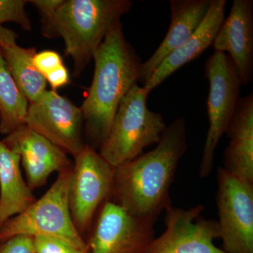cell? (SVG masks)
Returning a JSON list of instances; mask_svg holds the SVG:
<instances>
[{"label": "cell", "instance_id": "cell-11", "mask_svg": "<svg viewBox=\"0 0 253 253\" xmlns=\"http://www.w3.org/2000/svg\"><path fill=\"white\" fill-rule=\"evenodd\" d=\"M26 126L73 158L86 144L81 108L56 91L46 90L38 101L29 104Z\"/></svg>", "mask_w": 253, "mask_h": 253}, {"label": "cell", "instance_id": "cell-20", "mask_svg": "<svg viewBox=\"0 0 253 253\" xmlns=\"http://www.w3.org/2000/svg\"><path fill=\"white\" fill-rule=\"evenodd\" d=\"M26 0H0V26L4 23H17L26 31H31L32 24L26 11Z\"/></svg>", "mask_w": 253, "mask_h": 253}, {"label": "cell", "instance_id": "cell-3", "mask_svg": "<svg viewBox=\"0 0 253 253\" xmlns=\"http://www.w3.org/2000/svg\"><path fill=\"white\" fill-rule=\"evenodd\" d=\"M132 6L129 0H63L55 13L54 38L64 42L73 76H81L94 51Z\"/></svg>", "mask_w": 253, "mask_h": 253}, {"label": "cell", "instance_id": "cell-21", "mask_svg": "<svg viewBox=\"0 0 253 253\" xmlns=\"http://www.w3.org/2000/svg\"><path fill=\"white\" fill-rule=\"evenodd\" d=\"M39 11L42 20V32L45 38H54L55 13L63 0H32L28 1Z\"/></svg>", "mask_w": 253, "mask_h": 253}, {"label": "cell", "instance_id": "cell-6", "mask_svg": "<svg viewBox=\"0 0 253 253\" xmlns=\"http://www.w3.org/2000/svg\"><path fill=\"white\" fill-rule=\"evenodd\" d=\"M114 172L115 168L87 144L74 157L68 203L75 226L84 239L90 232L100 208L111 201Z\"/></svg>", "mask_w": 253, "mask_h": 253}, {"label": "cell", "instance_id": "cell-1", "mask_svg": "<svg viewBox=\"0 0 253 253\" xmlns=\"http://www.w3.org/2000/svg\"><path fill=\"white\" fill-rule=\"evenodd\" d=\"M188 146L180 116L167 126L155 149L115 168L111 201L138 217L158 218L172 205L169 190Z\"/></svg>", "mask_w": 253, "mask_h": 253}, {"label": "cell", "instance_id": "cell-14", "mask_svg": "<svg viewBox=\"0 0 253 253\" xmlns=\"http://www.w3.org/2000/svg\"><path fill=\"white\" fill-rule=\"evenodd\" d=\"M170 25L164 39L151 57L141 64L138 82L144 86L156 68L184 44L204 21L212 0H171Z\"/></svg>", "mask_w": 253, "mask_h": 253}, {"label": "cell", "instance_id": "cell-24", "mask_svg": "<svg viewBox=\"0 0 253 253\" xmlns=\"http://www.w3.org/2000/svg\"><path fill=\"white\" fill-rule=\"evenodd\" d=\"M0 253H36L33 236H13L0 244Z\"/></svg>", "mask_w": 253, "mask_h": 253}, {"label": "cell", "instance_id": "cell-16", "mask_svg": "<svg viewBox=\"0 0 253 253\" xmlns=\"http://www.w3.org/2000/svg\"><path fill=\"white\" fill-rule=\"evenodd\" d=\"M225 134L229 143L224 153L228 172L253 183V94L241 97Z\"/></svg>", "mask_w": 253, "mask_h": 253}, {"label": "cell", "instance_id": "cell-10", "mask_svg": "<svg viewBox=\"0 0 253 253\" xmlns=\"http://www.w3.org/2000/svg\"><path fill=\"white\" fill-rule=\"evenodd\" d=\"M205 210L202 204L188 209L168 206L166 229L146 253H226L214 244L220 236L218 221L203 216Z\"/></svg>", "mask_w": 253, "mask_h": 253}, {"label": "cell", "instance_id": "cell-13", "mask_svg": "<svg viewBox=\"0 0 253 253\" xmlns=\"http://www.w3.org/2000/svg\"><path fill=\"white\" fill-rule=\"evenodd\" d=\"M212 45L232 60L241 85L253 80V1L234 0L230 13L221 23Z\"/></svg>", "mask_w": 253, "mask_h": 253}, {"label": "cell", "instance_id": "cell-19", "mask_svg": "<svg viewBox=\"0 0 253 253\" xmlns=\"http://www.w3.org/2000/svg\"><path fill=\"white\" fill-rule=\"evenodd\" d=\"M29 103L18 89L0 48V133L9 135L26 126Z\"/></svg>", "mask_w": 253, "mask_h": 253}, {"label": "cell", "instance_id": "cell-8", "mask_svg": "<svg viewBox=\"0 0 253 253\" xmlns=\"http://www.w3.org/2000/svg\"><path fill=\"white\" fill-rule=\"evenodd\" d=\"M216 196L222 250L253 253V183L219 168Z\"/></svg>", "mask_w": 253, "mask_h": 253}, {"label": "cell", "instance_id": "cell-27", "mask_svg": "<svg viewBox=\"0 0 253 253\" xmlns=\"http://www.w3.org/2000/svg\"><path fill=\"white\" fill-rule=\"evenodd\" d=\"M88 253L87 251H78V250H76V251H74V253Z\"/></svg>", "mask_w": 253, "mask_h": 253}, {"label": "cell", "instance_id": "cell-4", "mask_svg": "<svg viewBox=\"0 0 253 253\" xmlns=\"http://www.w3.org/2000/svg\"><path fill=\"white\" fill-rule=\"evenodd\" d=\"M151 91L134 84L121 101L99 153L116 168L139 157L146 148L157 144L167 125L161 113L147 108Z\"/></svg>", "mask_w": 253, "mask_h": 253}, {"label": "cell", "instance_id": "cell-9", "mask_svg": "<svg viewBox=\"0 0 253 253\" xmlns=\"http://www.w3.org/2000/svg\"><path fill=\"white\" fill-rule=\"evenodd\" d=\"M86 241L88 253H146L157 218L131 214L111 201L100 208Z\"/></svg>", "mask_w": 253, "mask_h": 253}, {"label": "cell", "instance_id": "cell-25", "mask_svg": "<svg viewBox=\"0 0 253 253\" xmlns=\"http://www.w3.org/2000/svg\"><path fill=\"white\" fill-rule=\"evenodd\" d=\"M44 78L46 83H49V85L51 86V90L54 91L67 85L71 81L69 71L64 64L50 73Z\"/></svg>", "mask_w": 253, "mask_h": 253}, {"label": "cell", "instance_id": "cell-22", "mask_svg": "<svg viewBox=\"0 0 253 253\" xmlns=\"http://www.w3.org/2000/svg\"><path fill=\"white\" fill-rule=\"evenodd\" d=\"M36 253H73L76 249L66 241L48 236H33Z\"/></svg>", "mask_w": 253, "mask_h": 253}, {"label": "cell", "instance_id": "cell-17", "mask_svg": "<svg viewBox=\"0 0 253 253\" xmlns=\"http://www.w3.org/2000/svg\"><path fill=\"white\" fill-rule=\"evenodd\" d=\"M21 167L19 155L0 140V226L36 201Z\"/></svg>", "mask_w": 253, "mask_h": 253}, {"label": "cell", "instance_id": "cell-18", "mask_svg": "<svg viewBox=\"0 0 253 253\" xmlns=\"http://www.w3.org/2000/svg\"><path fill=\"white\" fill-rule=\"evenodd\" d=\"M1 49L18 89L29 104L36 103L46 91L45 78L33 63L36 49L34 47H21L17 44Z\"/></svg>", "mask_w": 253, "mask_h": 253}, {"label": "cell", "instance_id": "cell-2", "mask_svg": "<svg viewBox=\"0 0 253 253\" xmlns=\"http://www.w3.org/2000/svg\"><path fill=\"white\" fill-rule=\"evenodd\" d=\"M94 72L81 107L88 145L99 151L123 98L138 83L142 62L126 41L123 25L112 28L94 51Z\"/></svg>", "mask_w": 253, "mask_h": 253}, {"label": "cell", "instance_id": "cell-7", "mask_svg": "<svg viewBox=\"0 0 253 253\" xmlns=\"http://www.w3.org/2000/svg\"><path fill=\"white\" fill-rule=\"evenodd\" d=\"M205 75L210 84L207 101L209 129L199 166L202 179L212 172L214 151L237 109L241 86L235 66L225 53L214 51L208 58Z\"/></svg>", "mask_w": 253, "mask_h": 253}, {"label": "cell", "instance_id": "cell-26", "mask_svg": "<svg viewBox=\"0 0 253 253\" xmlns=\"http://www.w3.org/2000/svg\"><path fill=\"white\" fill-rule=\"evenodd\" d=\"M18 35L9 28L0 26V48L5 49L16 44Z\"/></svg>", "mask_w": 253, "mask_h": 253}, {"label": "cell", "instance_id": "cell-12", "mask_svg": "<svg viewBox=\"0 0 253 253\" xmlns=\"http://www.w3.org/2000/svg\"><path fill=\"white\" fill-rule=\"evenodd\" d=\"M1 141L19 155L32 191L45 185L53 173L59 174L72 168L66 153L26 126Z\"/></svg>", "mask_w": 253, "mask_h": 253}, {"label": "cell", "instance_id": "cell-5", "mask_svg": "<svg viewBox=\"0 0 253 253\" xmlns=\"http://www.w3.org/2000/svg\"><path fill=\"white\" fill-rule=\"evenodd\" d=\"M71 170L72 168L58 174L41 199L0 226V244L18 235L48 236L62 239L78 251H87L86 241L76 229L70 211L68 186Z\"/></svg>", "mask_w": 253, "mask_h": 253}, {"label": "cell", "instance_id": "cell-15", "mask_svg": "<svg viewBox=\"0 0 253 253\" xmlns=\"http://www.w3.org/2000/svg\"><path fill=\"white\" fill-rule=\"evenodd\" d=\"M226 0H212L204 21L187 41L171 53L156 68L144 86L151 91L186 63L201 56L210 46L224 20Z\"/></svg>", "mask_w": 253, "mask_h": 253}, {"label": "cell", "instance_id": "cell-23", "mask_svg": "<svg viewBox=\"0 0 253 253\" xmlns=\"http://www.w3.org/2000/svg\"><path fill=\"white\" fill-rule=\"evenodd\" d=\"M33 63L44 78L64 64L61 55L53 50H44L37 52L33 57Z\"/></svg>", "mask_w": 253, "mask_h": 253}]
</instances>
